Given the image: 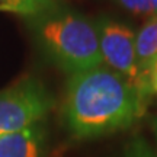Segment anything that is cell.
<instances>
[{
    "label": "cell",
    "instance_id": "obj_1",
    "mask_svg": "<svg viewBox=\"0 0 157 157\" xmlns=\"http://www.w3.org/2000/svg\"><path fill=\"white\" fill-rule=\"evenodd\" d=\"M150 95L102 64L70 76L61 106L63 121L78 140L113 134L144 115Z\"/></svg>",
    "mask_w": 157,
    "mask_h": 157
},
{
    "label": "cell",
    "instance_id": "obj_2",
    "mask_svg": "<svg viewBox=\"0 0 157 157\" xmlns=\"http://www.w3.org/2000/svg\"><path fill=\"white\" fill-rule=\"evenodd\" d=\"M28 23L44 57L64 73L71 76L103 64L96 23L80 12L60 5Z\"/></svg>",
    "mask_w": 157,
    "mask_h": 157
},
{
    "label": "cell",
    "instance_id": "obj_3",
    "mask_svg": "<svg viewBox=\"0 0 157 157\" xmlns=\"http://www.w3.org/2000/svg\"><path fill=\"white\" fill-rule=\"evenodd\" d=\"M56 105L50 89L31 76L0 92V135L13 134L44 122Z\"/></svg>",
    "mask_w": 157,
    "mask_h": 157
},
{
    "label": "cell",
    "instance_id": "obj_4",
    "mask_svg": "<svg viewBox=\"0 0 157 157\" xmlns=\"http://www.w3.org/2000/svg\"><path fill=\"white\" fill-rule=\"evenodd\" d=\"M95 23L102 60L106 63V67L128 78L138 87L153 93L150 78L143 77L138 70L134 31L109 16L99 17Z\"/></svg>",
    "mask_w": 157,
    "mask_h": 157
},
{
    "label": "cell",
    "instance_id": "obj_5",
    "mask_svg": "<svg viewBox=\"0 0 157 157\" xmlns=\"http://www.w3.org/2000/svg\"><path fill=\"white\" fill-rule=\"evenodd\" d=\"M47 129L44 122L13 134L0 135V157H45Z\"/></svg>",
    "mask_w": 157,
    "mask_h": 157
},
{
    "label": "cell",
    "instance_id": "obj_6",
    "mask_svg": "<svg viewBox=\"0 0 157 157\" xmlns=\"http://www.w3.org/2000/svg\"><path fill=\"white\" fill-rule=\"evenodd\" d=\"M135 52L141 76L150 78V71L157 63V16L147 19L135 34Z\"/></svg>",
    "mask_w": 157,
    "mask_h": 157
},
{
    "label": "cell",
    "instance_id": "obj_7",
    "mask_svg": "<svg viewBox=\"0 0 157 157\" xmlns=\"http://www.w3.org/2000/svg\"><path fill=\"white\" fill-rule=\"evenodd\" d=\"M58 6V0H0V12L15 13L26 17V21L47 13Z\"/></svg>",
    "mask_w": 157,
    "mask_h": 157
},
{
    "label": "cell",
    "instance_id": "obj_8",
    "mask_svg": "<svg viewBox=\"0 0 157 157\" xmlns=\"http://www.w3.org/2000/svg\"><path fill=\"white\" fill-rule=\"evenodd\" d=\"M115 157H157L144 137L134 135L122 146Z\"/></svg>",
    "mask_w": 157,
    "mask_h": 157
},
{
    "label": "cell",
    "instance_id": "obj_9",
    "mask_svg": "<svg viewBox=\"0 0 157 157\" xmlns=\"http://www.w3.org/2000/svg\"><path fill=\"white\" fill-rule=\"evenodd\" d=\"M118 5L135 16L150 19L157 16V0H115Z\"/></svg>",
    "mask_w": 157,
    "mask_h": 157
},
{
    "label": "cell",
    "instance_id": "obj_10",
    "mask_svg": "<svg viewBox=\"0 0 157 157\" xmlns=\"http://www.w3.org/2000/svg\"><path fill=\"white\" fill-rule=\"evenodd\" d=\"M150 83H151V89L153 92L157 93V63L154 64V67L150 71Z\"/></svg>",
    "mask_w": 157,
    "mask_h": 157
},
{
    "label": "cell",
    "instance_id": "obj_11",
    "mask_svg": "<svg viewBox=\"0 0 157 157\" xmlns=\"http://www.w3.org/2000/svg\"><path fill=\"white\" fill-rule=\"evenodd\" d=\"M153 132H154V137H156V143H157V117L153 118Z\"/></svg>",
    "mask_w": 157,
    "mask_h": 157
}]
</instances>
